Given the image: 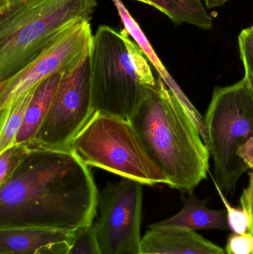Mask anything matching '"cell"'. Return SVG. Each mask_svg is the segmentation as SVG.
<instances>
[{
  "mask_svg": "<svg viewBox=\"0 0 253 254\" xmlns=\"http://www.w3.org/2000/svg\"><path fill=\"white\" fill-rule=\"evenodd\" d=\"M64 75L65 74H55L36 86L34 96L25 113L23 124L16 136L15 144L31 146Z\"/></svg>",
  "mask_w": 253,
  "mask_h": 254,
  "instance_id": "13",
  "label": "cell"
},
{
  "mask_svg": "<svg viewBox=\"0 0 253 254\" xmlns=\"http://www.w3.org/2000/svg\"><path fill=\"white\" fill-rule=\"evenodd\" d=\"M92 38L90 20L77 19L65 27L31 64L0 83V114L46 79L75 69L89 58Z\"/></svg>",
  "mask_w": 253,
  "mask_h": 254,
  "instance_id": "7",
  "label": "cell"
},
{
  "mask_svg": "<svg viewBox=\"0 0 253 254\" xmlns=\"http://www.w3.org/2000/svg\"><path fill=\"white\" fill-rule=\"evenodd\" d=\"M141 253L160 254H228L226 249L181 228H153L143 237Z\"/></svg>",
  "mask_w": 253,
  "mask_h": 254,
  "instance_id": "11",
  "label": "cell"
},
{
  "mask_svg": "<svg viewBox=\"0 0 253 254\" xmlns=\"http://www.w3.org/2000/svg\"><path fill=\"white\" fill-rule=\"evenodd\" d=\"M249 184L244 190L241 196V206L248 211L250 216L249 232L253 237V171L250 173Z\"/></svg>",
  "mask_w": 253,
  "mask_h": 254,
  "instance_id": "22",
  "label": "cell"
},
{
  "mask_svg": "<svg viewBox=\"0 0 253 254\" xmlns=\"http://www.w3.org/2000/svg\"><path fill=\"white\" fill-rule=\"evenodd\" d=\"M251 28H253V26H251Z\"/></svg>",
  "mask_w": 253,
  "mask_h": 254,
  "instance_id": "29",
  "label": "cell"
},
{
  "mask_svg": "<svg viewBox=\"0 0 253 254\" xmlns=\"http://www.w3.org/2000/svg\"><path fill=\"white\" fill-rule=\"evenodd\" d=\"M112 1L118 11V14L121 19L122 22H123V26H124L123 29L127 31L129 37H132L136 44L141 48L147 59H149L153 66L157 70L159 76L163 79L166 86L173 92L174 95L178 98L182 105L187 110H190L193 109V104L186 96L185 94L183 92L175 80L172 78V76L168 72L167 70L157 57V54L153 49L152 46L150 44L148 39L143 32L141 27L132 17L126 6L122 2L121 0H112Z\"/></svg>",
  "mask_w": 253,
  "mask_h": 254,
  "instance_id": "14",
  "label": "cell"
},
{
  "mask_svg": "<svg viewBox=\"0 0 253 254\" xmlns=\"http://www.w3.org/2000/svg\"><path fill=\"white\" fill-rule=\"evenodd\" d=\"M206 145L214 163V185L232 195L249 170L239 149L253 137V92L246 77L234 84L216 87L204 119Z\"/></svg>",
  "mask_w": 253,
  "mask_h": 254,
  "instance_id": "6",
  "label": "cell"
},
{
  "mask_svg": "<svg viewBox=\"0 0 253 254\" xmlns=\"http://www.w3.org/2000/svg\"><path fill=\"white\" fill-rule=\"evenodd\" d=\"M226 251L228 254H253V237L250 232L237 234L233 233L229 237Z\"/></svg>",
  "mask_w": 253,
  "mask_h": 254,
  "instance_id": "21",
  "label": "cell"
},
{
  "mask_svg": "<svg viewBox=\"0 0 253 254\" xmlns=\"http://www.w3.org/2000/svg\"><path fill=\"white\" fill-rule=\"evenodd\" d=\"M66 254H103L97 240L94 224L77 231L75 240Z\"/></svg>",
  "mask_w": 253,
  "mask_h": 254,
  "instance_id": "19",
  "label": "cell"
},
{
  "mask_svg": "<svg viewBox=\"0 0 253 254\" xmlns=\"http://www.w3.org/2000/svg\"><path fill=\"white\" fill-rule=\"evenodd\" d=\"M89 58L62 77L30 147L68 149L73 139L95 113Z\"/></svg>",
  "mask_w": 253,
  "mask_h": 254,
  "instance_id": "9",
  "label": "cell"
},
{
  "mask_svg": "<svg viewBox=\"0 0 253 254\" xmlns=\"http://www.w3.org/2000/svg\"><path fill=\"white\" fill-rule=\"evenodd\" d=\"M28 146L14 144L0 152V184L16 171L29 150Z\"/></svg>",
  "mask_w": 253,
  "mask_h": 254,
  "instance_id": "17",
  "label": "cell"
},
{
  "mask_svg": "<svg viewBox=\"0 0 253 254\" xmlns=\"http://www.w3.org/2000/svg\"><path fill=\"white\" fill-rule=\"evenodd\" d=\"M99 197L90 169L69 149L30 147L0 184V230L74 232L93 225Z\"/></svg>",
  "mask_w": 253,
  "mask_h": 254,
  "instance_id": "1",
  "label": "cell"
},
{
  "mask_svg": "<svg viewBox=\"0 0 253 254\" xmlns=\"http://www.w3.org/2000/svg\"><path fill=\"white\" fill-rule=\"evenodd\" d=\"M239 155L248 167L253 170V137L250 138L248 141L241 147Z\"/></svg>",
  "mask_w": 253,
  "mask_h": 254,
  "instance_id": "23",
  "label": "cell"
},
{
  "mask_svg": "<svg viewBox=\"0 0 253 254\" xmlns=\"http://www.w3.org/2000/svg\"><path fill=\"white\" fill-rule=\"evenodd\" d=\"M35 88L22 95L7 111L0 114V152L15 144Z\"/></svg>",
  "mask_w": 253,
  "mask_h": 254,
  "instance_id": "16",
  "label": "cell"
},
{
  "mask_svg": "<svg viewBox=\"0 0 253 254\" xmlns=\"http://www.w3.org/2000/svg\"><path fill=\"white\" fill-rule=\"evenodd\" d=\"M143 185L123 179L102 190L94 224L102 254H141Z\"/></svg>",
  "mask_w": 253,
  "mask_h": 254,
  "instance_id": "8",
  "label": "cell"
},
{
  "mask_svg": "<svg viewBox=\"0 0 253 254\" xmlns=\"http://www.w3.org/2000/svg\"><path fill=\"white\" fill-rule=\"evenodd\" d=\"M13 0H0V11L7 8Z\"/></svg>",
  "mask_w": 253,
  "mask_h": 254,
  "instance_id": "25",
  "label": "cell"
},
{
  "mask_svg": "<svg viewBox=\"0 0 253 254\" xmlns=\"http://www.w3.org/2000/svg\"><path fill=\"white\" fill-rule=\"evenodd\" d=\"M77 232L38 228L0 230V254H66Z\"/></svg>",
  "mask_w": 253,
  "mask_h": 254,
  "instance_id": "10",
  "label": "cell"
},
{
  "mask_svg": "<svg viewBox=\"0 0 253 254\" xmlns=\"http://www.w3.org/2000/svg\"><path fill=\"white\" fill-rule=\"evenodd\" d=\"M209 198L199 199L193 192L179 212L164 220L150 225L153 228H181L196 231L199 230L229 231L226 210H213L207 207Z\"/></svg>",
  "mask_w": 253,
  "mask_h": 254,
  "instance_id": "12",
  "label": "cell"
},
{
  "mask_svg": "<svg viewBox=\"0 0 253 254\" xmlns=\"http://www.w3.org/2000/svg\"><path fill=\"white\" fill-rule=\"evenodd\" d=\"M141 254H160L141 253Z\"/></svg>",
  "mask_w": 253,
  "mask_h": 254,
  "instance_id": "28",
  "label": "cell"
},
{
  "mask_svg": "<svg viewBox=\"0 0 253 254\" xmlns=\"http://www.w3.org/2000/svg\"><path fill=\"white\" fill-rule=\"evenodd\" d=\"M135 1H140V2H142V3H144V4H146L145 0H135Z\"/></svg>",
  "mask_w": 253,
  "mask_h": 254,
  "instance_id": "27",
  "label": "cell"
},
{
  "mask_svg": "<svg viewBox=\"0 0 253 254\" xmlns=\"http://www.w3.org/2000/svg\"><path fill=\"white\" fill-rule=\"evenodd\" d=\"M89 62L94 112L130 120L145 88L157 81L141 48L126 30L101 25L93 34Z\"/></svg>",
  "mask_w": 253,
  "mask_h": 254,
  "instance_id": "3",
  "label": "cell"
},
{
  "mask_svg": "<svg viewBox=\"0 0 253 254\" xmlns=\"http://www.w3.org/2000/svg\"><path fill=\"white\" fill-rule=\"evenodd\" d=\"M229 0H204L206 8H214V7H221L225 4Z\"/></svg>",
  "mask_w": 253,
  "mask_h": 254,
  "instance_id": "24",
  "label": "cell"
},
{
  "mask_svg": "<svg viewBox=\"0 0 253 254\" xmlns=\"http://www.w3.org/2000/svg\"><path fill=\"white\" fill-rule=\"evenodd\" d=\"M146 4L155 7L168 16L173 23L189 24L202 30L213 27L212 16L206 11L202 0H145Z\"/></svg>",
  "mask_w": 253,
  "mask_h": 254,
  "instance_id": "15",
  "label": "cell"
},
{
  "mask_svg": "<svg viewBox=\"0 0 253 254\" xmlns=\"http://www.w3.org/2000/svg\"><path fill=\"white\" fill-rule=\"evenodd\" d=\"M129 122L173 189L193 192L206 179L209 149L186 109L159 76Z\"/></svg>",
  "mask_w": 253,
  "mask_h": 254,
  "instance_id": "2",
  "label": "cell"
},
{
  "mask_svg": "<svg viewBox=\"0 0 253 254\" xmlns=\"http://www.w3.org/2000/svg\"><path fill=\"white\" fill-rule=\"evenodd\" d=\"M245 77L248 78V81H249L250 86H251V89H252L253 92V78H251V77H248V76L245 75Z\"/></svg>",
  "mask_w": 253,
  "mask_h": 254,
  "instance_id": "26",
  "label": "cell"
},
{
  "mask_svg": "<svg viewBox=\"0 0 253 254\" xmlns=\"http://www.w3.org/2000/svg\"><path fill=\"white\" fill-rule=\"evenodd\" d=\"M239 47L245 68V75L253 78V29L251 27L241 31Z\"/></svg>",
  "mask_w": 253,
  "mask_h": 254,
  "instance_id": "20",
  "label": "cell"
},
{
  "mask_svg": "<svg viewBox=\"0 0 253 254\" xmlns=\"http://www.w3.org/2000/svg\"><path fill=\"white\" fill-rule=\"evenodd\" d=\"M68 149L88 167L144 185H169L129 121L95 112Z\"/></svg>",
  "mask_w": 253,
  "mask_h": 254,
  "instance_id": "5",
  "label": "cell"
},
{
  "mask_svg": "<svg viewBox=\"0 0 253 254\" xmlns=\"http://www.w3.org/2000/svg\"><path fill=\"white\" fill-rule=\"evenodd\" d=\"M215 189L218 192L220 198L225 207L227 211V222L229 228L234 234H246L249 231L250 216L246 210L243 207L236 208L233 207L227 200V196L224 195L223 191L215 185Z\"/></svg>",
  "mask_w": 253,
  "mask_h": 254,
  "instance_id": "18",
  "label": "cell"
},
{
  "mask_svg": "<svg viewBox=\"0 0 253 254\" xmlns=\"http://www.w3.org/2000/svg\"><path fill=\"white\" fill-rule=\"evenodd\" d=\"M98 0H13L0 11V83L35 60L70 23L91 20Z\"/></svg>",
  "mask_w": 253,
  "mask_h": 254,
  "instance_id": "4",
  "label": "cell"
}]
</instances>
